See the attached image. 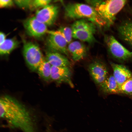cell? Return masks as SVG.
I'll list each match as a JSON object with an SVG mask.
<instances>
[{
	"mask_svg": "<svg viewBox=\"0 0 132 132\" xmlns=\"http://www.w3.org/2000/svg\"><path fill=\"white\" fill-rule=\"evenodd\" d=\"M24 104L8 95L0 99V116L8 125L23 132H37L35 118Z\"/></svg>",
	"mask_w": 132,
	"mask_h": 132,
	"instance_id": "cell-1",
	"label": "cell"
},
{
	"mask_svg": "<svg viewBox=\"0 0 132 132\" xmlns=\"http://www.w3.org/2000/svg\"><path fill=\"white\" fill-rule=\"evenodd\" d=\"M65 15L70 20H87L98 26L106 27L105 22L92 6L81 3H70L65 6Z\"/></svg>",
	"mask_w": 132,
	"mask_h": 132,
	"instance_id": "cell-2",
	"label": "cell"
},
{
	"mask_svg": "<svg viewBox=\"0 0 132 132\" xmlns=\"http://www.w3.org/2000/svg\"><path fill=\"white\" fill-rule=\"evenodd\" d=\"M125 0H93L91 4L105 22L106 27H109L113 23L117 13L127 3Z\"/></svg>",
	"mask_w": 132,
	"mask_h": 132,
	"instance_id": "cell-3",
	"label": "cell"
},
{
	"mask_svg": "<svg viewBox=\"0 0 132 132\" xmlns=\"http://www.w3.org/2000/svg\"><path fill=\"white\" fill-rule=\"evenodd\" d=\"M104 40L108 52L116 61L123 63L132 60V52L129 51L111 35H106Z\"/></svg>",
	"mask_w": 132,
	"mask_h": 132,
	"instance_id": "cell-4",
	"label": "cell"
},
{
	"mask_svg": "<svg viewBox=\"0 0 132 132\" xmlns=\"http://www.w3.org/2000/svg\"><path fill=\"white\" fill-rule=\"evenodd\" d=\"M23 53L26 63L32 71H37L44 58L38 46L35 43L25 41L23 44Z\"/></svg>",
	"mask_w": 132,
	"mask_h": 132,
	"instance_id": "cell-5",
	"label": "cell"
},
{
	"mask_svg": "<svg viewBox=\"0 0 132 132\" xmlns=\"http://www.w3.org/2000/svg\"><path fill=\"white\" fill-rule=\"evenodd\" d=\"M46 44L48 50L69 55L68 44L65 38L57 30L48 31Z\"/></svg>",
	"mask_w": 132,
	"mask_h": 132,
	"instance_id": "cell-6",
	"label": "cell"
},
{
	"mask_svg": "<svg viewBox=\"0 0 132 132\" xmlns=\"http://www.w3.org/2000/svg\"><path fill=\"white\" fill-rule=\"evenodd\" d=\"M88 70L93 80L97 85L103 82L110 75L107 65L100 59H96L90 63Z\"/></svg>",
	"mask_w": 132,
	"mask_h": 132,
	"instance_id": "cell-7",
	"label": "cell"
},
{
	"mask_svg": "<svg viewBox=\"0 0 132 132\" xmlns=\"http://www.w3.org/2000/svg\"><path fill=\"white\" fill-rule=\"evenodd\" d=\"M58 11L59 8L57 6L49 4L37 10L35 17L46 26H51L56 20Z\"/></svg>",
	"mask_w": 132,
	"mask_h": 132,
	"instance_id": "cell-8",
	"label": "cell"
},
{
	"mask_svg": "<svg viewBox=\"0 0 132 132\" xmlns=\"http://www.w3.org/2000/svg\"><path fill=\"white\" fill-rule=\"evenodd\" d=\"M23 25L27 34L33 37H41L48 31L47 26L37 20L35 16L25 20Z\"/></svg>",
	"mask_w": 132,
	"mask_h": 132,
	"instance_id": "cell-9",
	"label": "cell"
},
{
	"mask_svg": "<svg viewBox=\"0 0 132 132\" xmlns=\"http://www.w3.org/2000/svg\"><path fill=\"white\" fill-rule=\"evenodd\" d=\"M72 72L69 67H51V80L58 84L66 83L73 88L74 85L71 80Z\"/></svg>",
	"mask_w": 132,
	"mask_h": 132,
	"instance_id": "cell-10",
	"label": "cell"
},
{
	"mask_svg": "<svg viewBox=\"0 0 132 132\" xmlns=\"http://www.w3.org/2000/svg\"><path fill=\"white\" fill-rule=\"evenodd\" d=\"M113 75L120 87L132 76V72L124 65L111 62Z\"/></svg>",
	"mask_w": 132,
	"mask_h": 132,
	"instance_id": "cell-11",
	"label": "cell"
},
{
	"mask_svg": "<svg viewBox=\"0 0 132 132\" xmlns=\"http://www.w3.org/2000/svg\"><path fill=\"white\" fill-rule=\"evenodd\" d=\"M98 86L100 92L104 95L120 94L119 87L113 74L109 75L103 82Z\"/></svg>",
	"mask_w": 132,
	"mask_h": 132,
	"instance_id": "cell-12",
	"label": "cell"
},
{
	"mask_svg": "<svg viewBox=\"0 0 132 132\" xmlns=\"http://www.w3.org/2000/svg\"><path fill=\"white\" fill-rule=\"evenodd\" d=\"M45 58L52 66L70 67V66L68 58L59 53L48 50L46 53Z\"/></svg>",
	"mask_w": 132,
	"mask_h": 132,
	"instance_id": "cell-13",
	"label": "cell"
},
{
	"mask_svg": "<svg viewBox=\"0 0 132 132\" xmlns=\"http://www.w3.org/2000/svg\"><path fill=\"white\" fill-rule=\"evenodd\" d=\"M67 49L73 60L78 61L85 57L87 54V50L85 46L78 41L72 42L68 44Z\"/></svg>",
	"mask_w": 132,
	"mask_h": 132,
	"instance_id": "cell-14",
	"label": "cell"
},
{
	"mask_svg": "<svg viewBox=\"0 0 132 132\" xmlns=\"http://www.w3.org/2000/svg\"><path fill=\"white\" fill-rule=\"evenodd\" d=\"M118 31L121 38L132 47V21L123 22L119 26Z\"/></svg>",
	"mask_w": 132,
	"mask_h": 132,
	"instance_id": "cell-15",
	"label": "cell"
},
{
	"mask_svg": "<svg viewBox=\"0 0 132 132\" xmlns=\"http://www.w3.org/2000/svg\"><path fill=\"white\" fill-rule=\"evenodd\" d=\"M73 38L89 43L96 41L94 33L90 31L82 30H72Z\"/></svg>",
	"mask_w": 132,
	"mask_h": 132,
	"instance_id": "cell-16",
	"label": "cell"
},
{
	"mask_svg": "<svg viewBox=\"0 0 132 132\" xmlns=\"http://www.w3.org/2000/svg\"><path fill=\"white\" fill-rule=\"evenodd\" d=\"M96 25L92 22L85 19L78 20L72 24V30H82L90 31L95 33L96 31Z\"/></svg>",
	"mask_w": 132,
	"mask_h": 132,
	"instance_id": "cell-17",
	"label": "cell"
},
{
	"mask_svg": "<svg viewBox=\"0 0 132 132\" xmlns=\"http://www.w3.org/2000/svg\"><path fill=\"white\" fill-rule=\"evenodd\" d=\"M52 66L44 58L38 66L37 71L39 76L44 80L49 82L51 80Z\"/></svg>",
	"mask_w": 132,
	"mask_h": 132,
	"instance_id": "cell-18",
	"label": "cell"
},
{
	"mask_svg": "<svg viewBox=\"0 0 132 132\" xmlns=\"http://www.w3.org/2000/svg\"><path fill=\"white\" fill-rule=\"evenodd\" d=\"M19 42L14 38L6 39L0 45V54L2 55L10 54L16 48Z\"/></svg>",
	"mask_w": 132,
	"mask_h": 132,
	"instance_id": "cell-19",
	"label": "cell"
},
{
	"mask_svg": "<svg viewBox=\"0 0 132 132\" xmlns=\"http://www.w3.org/2000/svg\"><path fill=\"white\" fill-rule=\"evenodd\" d=\"M120 94L132 97V76L119 87Z\"/></svg>",
	"mask_w": 132,
	"mask_h": 132,
	"instance_id": "cell-20",
	"label": "cell"
},
{
	"mask_svg": "<svg viewBox=\"0 0 132 132\" xmlns=\"http://www.w3.org/2000/svg\"><path fill=\"white\" fill-rule=\"evenodd\" d=\"M65 38L68 44L71 43L73 38V30L71 28L68 27H62L57 30Z\"/></svg>",
	"mask_w": 132,
	"mask_h": 132,
	"instance_id": "cell-21",
	"label": "cell"
},
{
	"mask_svg": "<svg viewBox=\"0 0 132 132\" xmlns=\"http://www.w3.org/2000/svg\"><path fill=\"white\" fill-rule=\"evenodd\" d=\"M51 1L49 0H32L30 9L32 10L40 7H43L49 4Z\"/></svg>",
	"mask_w": 132,
	"mask_h": 132,
	"instance_id": "cell-22",
	"label": "cell"
},
{
	"mask_svg": "<svg viewBox=\"0 0 132 132\" xmlns=\"http://www.w3.org/2000/svg\"><path fill=\"white\" fill-rule=\"evenodd\" d=\"M32 0H14V3L19 7L23 9H30Z\"/></svg>",
	"mask_w": 132,
	"mask_h": 132,
	"instance_id": "cell-23",
	"label": "cell"
},
{
	"mask_svg": "<svg viewBox=\"0 0 132 132\" xmlns=\"http://www.w3.org/2000/svg\"><path fill=\"white\" fill-rule=\"evenodd\" d=\"M14 3V0H0V7L3 8L11 7Z\"/></svg>",
	"mask_w": 132,
	"mask_h": 132,
	"instance_id": "cell-24",
	"label": "cell"
},
{
	"mask_svg": "<svg viewBox=\"0 0 132 132\" xmlns=\"http://www.w3.org/2000/svg\"><path fill=\"white\" fill-rule=\"evenodd\" d=\"M6 35L4 33L0 32V45L2 44L6 40Z\"/></svg>",
	"mask_w": 132,
	"mask_h": 132,
	"instance_id": "cell-25",
	"label": "cell"
}]
</instances>
